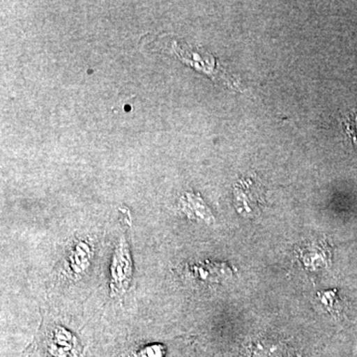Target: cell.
Wrapping results in <instances>:
<instances>
[{
  "label": "cell",
  "instance_id": "3957f363",
  "mask_svg": "<svg viewBox=\"0 0 357 357\" xmlns=\"http://www.w3.org/2000/svg\"><path fill=\"white\" fill-rule=\"evenodd\" d=\"M347 130L357 143V116L354 117V121L347 122Z\"/></svg>",
  "mask_w": 357,
  "mask_h": 357
},
{
  "label": "cell",
  "instance_id": "6da1fadb",
  "mask_svg": "<svg viewBox=\"0 0 357 357\" xmlns=\"http://www.w3.org/2000/svg\"><path fill=\"white\" fill-rule=\"evenodd\" d=\"M130 260H129L128 249L124 241H122L114 253V264H112V285L114 290H124L128 285L130 276Z\"/></svg>",
  "mask_w": 357,
  "mask_h": 357
},
{
  "label": "cell",
  "instance_id": "7a4b0ae2",
  "mask_svg": "<svg viewBox=\"0 0 357 357\" xmlns=\"http://www.w3.org/2000/svg\"><path fill=\"white\" fill-rule=\"evenodd\" d=\"M139 357H163V347L161 345H151L139 352Z\"/></svg>",
  "mask_w": 357,
  "mask_h": 357
}]
</instances>
